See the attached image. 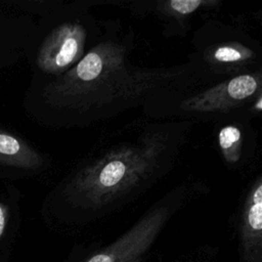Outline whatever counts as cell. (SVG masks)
<instances>
[{
	"label": "cell",
	"mask_w": 262,
	"mask_h": 262,
	"mask_svg": "<svg viewBox=\"0 0 262 262\" xmlns=\"http://www.w3.org/2000/svg\"><path fill=\"white\" fill-rule=\"evenodd\" d=\"M209 191L207 183L199 178H187L179 182L117 239L92 253L83 262H139L169 221L185 206Z\"/></svg>",
	"instance_id": "cell-5"
},
{
	"label": "cell",
	"mask_w": 262,
	"mask_h": 262,
	"mask_svg": "<svg viewBox=\"0 0 262 262\" xmlns=\"http://www.w3.org/2000/svg\"><path fill=\"white\" fill-rule=\"evenodd\" d=\"M188 61L200 86L262 70V45L239 27L207 18L193 33Z\"/></svg>",
	"instance_id": "cell-4"
},
{
	"label": "cell",
	"mask_w": 262,
	"mask_h": 262,
	"mask_svg": "<svg viewBox=\"0 0 262 262\" xmlns=\"http://www.w3.org/2000/svg\"><path fill=\"white\" fill-rule=\"evenodd\" d=\"M143 113L154 120L215 122L223 117L262 112V70L220 82L154 95Z\"/></svg>",
	"instance_id": "cell-3"
},
{
	"label": "cell",
	"mask_w": 262,
	"mask_h": 262,
	"mask_svg": "<svg viewBox=\"0 0 262 262\" xmlns=\"http://www.w3.org/2000/svg\"><path fill=\"white\" fill-rule=\"evenodd\" d=\"M5 228V214L3 208L0 206V237L4 231Z\"/></svg>",
	"instance_id": "cell-11"
},
{
	"label": "cell",
	"mask_w": 262,
	"mask_h": 262,
	"mask_svg": "<svg viewBox=\"0 0 262 262\" xmlns=\"http://www.w3.org/2000/svg\"><path fill=\"white\" fill-rule=\"evenodd\" d=\"M249 115L238 114L215 121V143L219 155L231 171H243L257 158L258 141Z\"/></svg>",
	"instance_id": "cell-7"
},
{
	"label": "cell",
	"mask_w": 262,
	"mask_h": 262,
	"mask_svg": "<svg viewBox=\"0 0 262 262\" xmlns=\"http://www.w3.org/2000/svg\"><path fill=\"white\" fill-rule=\"evenodd\" d=\"M236 231L241 262H262V174L248 183L239 201Z\"/></svg>",
	"instance_id": "cell-8"
},
{
	"label": "cell",
	"mask_w": 262,
	"mask_h": 262,
	"mask_svg": "<svg viewBox=\"0 0 262 262\" xmlns=\"http://www.w3.org/2000/svg\"><path fill=\"white\" fill-rule=\"evenodd\" d=\"M135 33L119 20H104L101 34L69 71L55 77L47 100L52 121L64 128H85L143 107L154 95L200 86L187 60L170 67L131 62Z\"/></svg>",
	"instance_id": "cell-1"
},
{
	"label": "cell",
	"mask_w": 262,
	"mask_h": 262,
	"mask_svg": "<svg viewBox=\"0 0 262 262\" xmlns=\"http://www.w3.org/2000/svg\"><path fill=\"white\" fill-rule=\"evenodd\" d=\"M193 121L154 120L86 156L57 188L70 224L94 221L127 205L165 178L189 141Z\"/></svg>",
	"instance_id": "cell-2"
},
{
	"label": "cell",
	"mask_w": 262,
	"mask_h": 262,
	"mask_svg": "<svg viewBox=\"0 0 262 262\" xmlns=\"http://www.w3.org/2000/svg\"><path fill=\"white\" fill-rule=\"evenodd\" d=\"M20 144L12 136L0 134V152L4 155H15L19 151Z\"/></svg>",
	"instance_id": "cell-10"
},
{
	"label": "cell",
	"mask_w": 262,
	"mask_h": 262,
	"mask_svg": "<svg viewBox=\"0 0 262 262\" xmlns=\"http://www.w3.org/2000/svg\"><path fill=\"white\" fill-rule=\"evenodd\" d=\"M92 1H74L62 9L42 53L43 68L57 77L73 68L96 42L102 23L89 11Z\"/></svg>",
	"instance_id": "cell-6"
},
{
	"label": "cell",
	"mask_w": 262,
	"mask_h": 262,
	"mask_svg": "<svg viewBox=\"0 0 262 262\" xmlns=\"http://www.w3.org/2000/svg\"><path fill=\"white\" fill-rule=\"evenodd\" d=\"M222 5L220 0H156L131 2V10L136 15L154 14L168 37H182L191 27L192 17L200 12L213 11Z\"/></svg>",
	"instance_id": "cell-9"
}]
</instances>
